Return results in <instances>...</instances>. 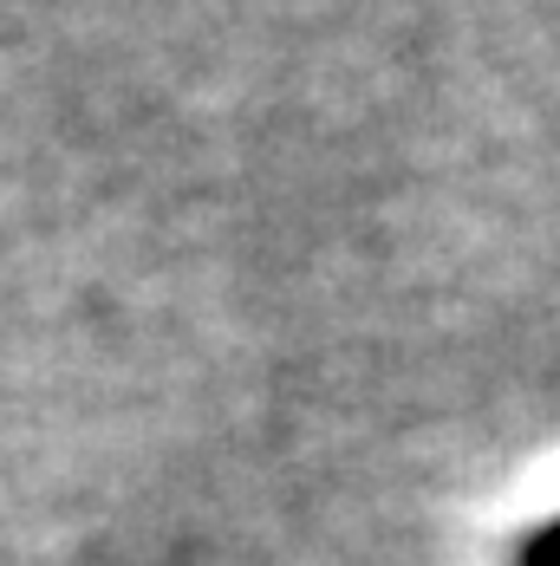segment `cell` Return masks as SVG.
Masks as SVG:
<instances>
[{
  "instance_id": "obj_1",
  "label": "cell",
  "mask_w": 560,
  "mask_h": 566,
  "mask_svg": "<svg viewBox=\"0 0 560 566\" xmlns=\"http://www.w3.org/2000/svg\"><path fill=\"white\" fill-rule=\"evenodd\" d=\"M508 566H560V514L535 521V527L515 541V560Z\"/></svg>"
}]
</instances>
